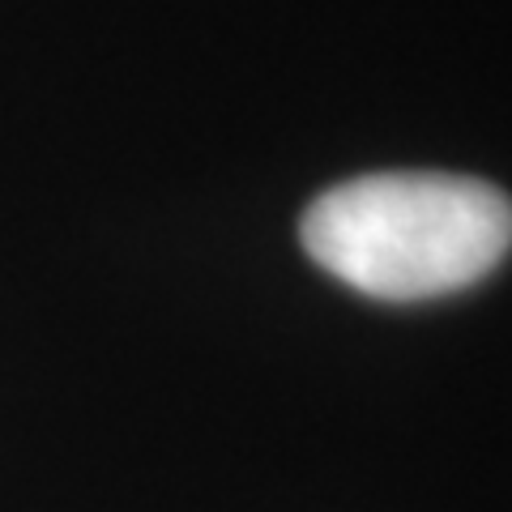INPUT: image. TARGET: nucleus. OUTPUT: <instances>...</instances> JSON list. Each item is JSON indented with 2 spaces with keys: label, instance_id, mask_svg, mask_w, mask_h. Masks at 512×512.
Listing matches in <instances>:
<instances>
[{
  "label": "nucleus",
  "instance_id": "1",
  "mask_svg": "<svg viewBox=\"0 0 512 512\" xmlns=\"http://www.w3.org/2000/svg\"><path fill=\"white\" fill-rule=\"evenodd\" d=\"M303 252L355 291L414 303L466 291L512 248V201L444 171H380L320 192L299 222Z\"/></svg>",
  "mask_w": 512,
  "mask_h": 512
}]
</instances>
